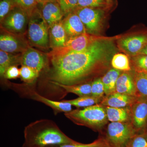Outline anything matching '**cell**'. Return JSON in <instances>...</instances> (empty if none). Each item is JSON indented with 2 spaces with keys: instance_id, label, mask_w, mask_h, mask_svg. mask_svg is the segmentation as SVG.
I'll list each match as a JSON object with an SVG mask.
<instances>
[{
  "instance_id": "cell-1",
  "label": "cell",
  "mask_w": 147,
  "mask_h": 147,
  "mask_svg": "<svg viewBox=\"0 0 147 147\" xmlns=\"http://www.w3.org/2000/svg\"><path fill=\"white\" fill-rule=\"evenodd\" d=\"M116 38L97 40L83 51L50 58L52 83L84 84L105 71L115 54L113 40Z\"/></svg>"
},
{
  "instance_id": "cell-2",
  "label": "cell",
  "mask_w": 147,
  "mask_h": 147,
  "mask_svg": "<svg viewBox=\"0 0 147 147\" xmlns=\"http://www.w3.org/2000/svg\"><path fill=\"white\" fill-rule=\"evenodd\" d=\"M24 147H50L76 143L53 121L43 119L33 122L24 130Z\"/></svg>"
},
{
  "instance_id": "cell-3",
  "label": "cell",
  "mask_w": 147,
  "mask_h": 147,
  "mask_svg": "<svg viewBox=\"0 0 147 147\" xmlns=\"http://www.w3.org/2000/svg\"><path fill=\"white\" fill-rule=\"evenodd\" d=\"M64 115L76 125L87 127L94 131L101 130L108 121L105 106L100 104L72 110Z\"/></svg>"
},
{
  "instance_id": "cell-4",
  "label": "cell",
  "mask_w": 147,
  "mask_h": 147,
  "mask_svg": "<svg viewBox=\"0 0 147 147\" xmlns=\"http://www.w3.org/2000/svg\"><path fill=\"white\" fill-rule=\"evenodd\" d=\"M49 28L40 13L36 11L30 17L27 34L32 45L42 49L50 47Z\"/></svg>"
},
{
  "instance_id": "cell-5",
  "label": "cell",
  "mask_w": 147,
  "mask_h": 147,
  "mask_svg": "<svg viewBox=\"0 0 147 147\" xmlns=\"http://www.w3.org/2000/svg\"><path fill=\"white\" fill-rule=\"evenodd\" d=\"M112 38L99 36L85 33L78 36L67 38L63 47L52 50L47 54V56L50 58L80 52L86 49L97 40L110 39Z\"/></svg>"
},
{
  "instance_id": "cell-6",
  "label": "cell",
  "mask_w": 147,
  "mask_h": 147,
  "mask_svg": "<svg viewBox=\"0 0 147 147\" xmlns=\"http://www.w3.org/2000/svg\"><path fill=\"white\" fill-rule=\"evenodd\" d=\"M137 132L131 123L111 122L105 138L110 147H126Z\"/></svg>"
},
{
  "instance_id": "cell-7",
  "label": "cell",
  "mask_w": 147,
  "mask_h": 147,
  "mask_svg": "<svg viewBox=\"0 0 147 147\" xmlns=\"http://www.w3.org/2000/svg\"><path fill=\"white\" fill-rule=\"evenodd\" d=\"M29 19L26 11L16 6L1 21V27L13 34L24 35L28 28Z\"/></svg>"
},
{
  "instance_id": "cell-8",
  "label": "cell",
  "mask_w": 147,
  "mask_h": 147,
  "mask_svg": "<svg viewBox=\"0 0 147 147\" xmlns=\"http://www.w3.org/2000/svg\"><path fill=\"white\" fill-rule=\"evenodd\" d=\"M78 14L88 33L97 35L102 28L104 12L101 9L82 7L74 11Z\"/></svg>"
},
{
  "instance_id": "cell-9",
  "label": "cell",
  "mask_w": 147,
  "mask_h": 147,
  "mask_svg": "<svg viewBox=\"0 0 147 147\" xmlns=\"http://www.w3.org/2000/svg\"><path fill=\"white\" fill-rule=\"evenodd\" d=\"M117 47L125 54L133 57L147 46V32L127 36H121L117 40Z\"/></svg>"
},
{
  "instance_id": "cell-10",
  "label": "cell",
  "mask_w": 147,
  "mask_h": 147,
  "mask_svg": "<svg viewBox=\"0 0 147 147\" xmlns=\"http://www.w3.org/2000/svg\"><path fill=\"white\" fill-rule=\"evenodd\" d=\"M1 29L0 35L1 50L13 54H20L30 47L29 42L24 35L15 34Z\"/></svg>"
},
{
  "instance_id": "cell-11",
  "label": "cell",
  "mask_w": 147,
  "mask_h": 147,
  "mask_svg": "<svg viewBox=\"0 0 147 147\" xmlns=\"http://www.w3.org/2000/svg\"><path fill=\"white\" fill-rule=\"evenodd\" d=\"M130 122L137 134L144 133L147 129V99L138 98L130 107Z\"/></svg>"
},
{
  "instance_id": "cell-12",
  "label": "cell",
  "mask_w": 147,
  "mask_h": 147,
  "mask_svg": "<svg viewBox=\"0 0 147 147\" xmlns=\"http://www.w3.org/2000/svg\"><path fill=\"white\" fill-rule=\"evenodd\" d=\"M46 61V55L30 46L21 56V65L28 67L39 74L45 67Z\"/></svg>"
},
{
  "instance_id": "cell-13",
  "label": "cell",
  "mask_w": 147,
  "mask_h": 147,
  "mask_svg": "<svg viewBox=\"0 0 147 147\" xmlns=\"http://www.w3.org/2000/svg\"><path fill=\"white\" fill-rule=\"evenodd\" d=\"M62 22L68 38L87 32L81 19L74 11L67 14L62 20Z\"/></svg>"
},
{
  "instance_id": "cell-14",
  "label": "cell",
  "mask_w": 147,
  "mask_h": 147,
  "mask_svg": "<svg viewBox=\"0 0 147 147\" xmlns=\"http://www.w3.org/2000/svg\"><path fill=\"white\" fill-rule=\"evenodd\" d=\"M137 98L127 95L114 92L106 95L102 98L100 105L113 108L130 107L137 100Z\"/></svg>"
},
{
  "instance_id": "cell-15",
  "label": "cell",
  "mask_w": 147,
  "mask_h": 147,
  "mask_svg": "<svg viewBox=\"0 0 147 147\" xmlns=\"http://www.w3.org/2000/svg\"><path fill=\"white\" fill-rule=\"evenodd\" d=\"M41 14L49 28L62 21L65 15L57 1L51 2L43 5Z\"/></svg>"
},
{
  "instance_id": "cell-16",
  "label": "cell",
  "mask_w": 147,
  "mask_h": 147,
  "mask_svg": "<svg viewBox=\"0 0 147 147\" xmlns=\"http://www.w3.org/2000/svg\"><path fill=\"white\" fill-rule=\"evenodd\" d=\"M50 47L52 50L63 47L67 38L64 28L62 20L56 23L49 28Z\"/></svg>"
},
{
  "instance_id": "cell-17",
  "label": "cell",
  "mask_w": 147,
  "mask_h": 147,
  "mask_svg": "<svg viewBox=\"0 0 147 147\" xmlns=\"http://www.w3.org/2000/svg\"><path fill=\"white\" fill-rule=\"evenodd\" d=\"M116 92L136 97L133 76L128 71L122 73L119 76L116 83Z\"/></svg>"
},
{
  "instance_id": "cell-18",
  "label": "cell",
  "mask_w": 147,
  "mask_h": 147,
  "mask_svg": "<svg viewBox=\"0 0 147 147\" xmlns=\"http://www.w3.org/2000/svg\"><path fill=\"white\" fill-rule=\"evenodd\" d=\"M32 98L49 106L53 109L55 114L61 113H64L65 114L72 110L71 104L64 100L58 101L50 100L36 92L32 95Z\"/></svg>"
},
{
  "instance_id": "cell-19",
  "label": "cell",
  "mask_w": 147,
  "mask_h": 147,
  "mask_svg": "<svg viewBox=\"0 0 147 147\" xmlns=\"http://www.w3.org/2000/svg\"><path fill=\"white\" fill-rule=\"evenodd\" d=\"M108 121L111 122H127L131 119L130 107L113 108L105 106Z\"/></svg>"
},
{
  "instance_id": "cell-20",
  "label": "cell",
  "mask_w": 147,
  "mask_h": 147,
  "mask_svg": "<svg viewBox=\"0 0 147 147\" xmlns=\"http://www.w3.org/2000/svg\"><path fill=\"white\" fill-rule=\"evenodd\" d=\"M22 53L13 54L0 50V75L4 77L7 69L12 65L21 64Z\"/></svg>"
},
{
  "instance_id": "cell-21",
  "label": "cell",
  "mask_w": 147,
  "mask_h": 147,
  "mask_svg": "<svg viewBox=\"0 0 147 147\" xmlns=\"http://www.w3.org/2000/svg\"><path fill=\"white\" fill-rule=\"evenodd\" d=\"M121 73L120 70L114 68L111 69L101 77L106 95L115 92L116 83Z\"/></svg>"
},
{
  "instance_id": "cell-22",
  "label": "cell",
  "mask_w": 147,
  "mask_h": 147,
  "mask_svg": "<svg viewBox=\"0 0 147 147\" xmlns=\"http://www.w3.org/2000/svg\"><path fill=\"white\" fill-rule=\"evenodd\" d=\"M55 85L60 87L67 93H71L80 96H91L92 82L74 85H65L56 82H52Z\"/></svg>"
},
{
  "instance_id": "cell-23",
  "label": "cell",
  "mask_w": 147,
  "mask_h": 147,
  "mask_svg": "<svg viewBox=\"0 0 147 147\" xmlns=\"http://www.w3.org/2000/svg\"><path fill=\"white\" fill-rule=\"evenodd\" d=\"M133 79L136 97L147 99V74L135 72Z\"/></svg>"
},
{
  "instance_id": "cell-24",
  "label": "cell",
  "mask_w": 147,
  "mask_h": 147,
  "mask_svg": "<svg viewBox=\"0 0 147 147\" xmlns=\"http://www.w3.org/2000/svg\"><path fill=\"white\" fill-rule=\"evenodd\" d=\"M111 64L113 68L120 71H129L131 70L129 59L125 54H115L111 60Z\"/></svg>"
},
{
  "instance_id": "cell-25",
  "label": "cell",
  "mask_w": 147,
  "mask_h": 147,
  "mask_svg": "<svg viewBox=\"0 0 147 147\" xmlns=\"http://www.w3.org/2000/svg\"><path fill=\"white\" fill-rule=\"evenodd\" d=\"M102 98H98L92 96H80L72 100H64V101L70 103L72 106H75L76 108H85L92 105L100 104Z\"/></svg>"
},
{
  "instance_id": "cell-26",
  "label": "cell",
  "mask_w": 147,
  "mask_h": 147,
  "mask_svg": "<svg viewBox=\"0 0 147 147\" xmlns=\"http://www.w3.org/2000/svg\"><path fill=\"white\" fill-rule=\"evenodd\" d=\"M130 61L135 72L147 74V55H139L131 57Z\"/></svg>"
},
{
  "instance_id": "cell-27",
  "label": "cell",
  "mask_w": 147,
  "mask_h": 147,
  "mask_svg": "<svg viewBox=\"0 0 147 147\" xmlns=\"http://www.w3.org/2000/svg\"><path fill=\"white\" fill-rule=\"evenodd\" d=\"M50 147H110L105 138L101 137L94 142L88 144H82L76 142L72 144H65Z\"/></svg>"
},
{
  "instance_id": "cell-28",
  "label": "cell",
  "mask_w": 147,
  "mask_h": 147,
  "mask_svg": "<svg viewBox=\"0 0 147 147\" xmlns=\"http://www.w3.org/2000/svg\"><path fill=\"white\" fill-rule=\"evenodd\" d=\"M16 6L27 12L29 17L36 11L37 3L35 0H13Z\"/></svg>"
},
{
  "instance_id": "cell-29",
  "label": "cell",
  "mask_w": 147,
  "mask_h": 147,
  "mask_svg": "<svg viewBox=\"0 0 147 147\" xmlns=\"http://www.w3.org/2000/svg\"><path fill=\"white\" fill-rule=\"evenodd\" d=\"M39 73L26 66L22 65L20 69V76L24 82L28 84L34 82L38 77Z\"/></svg>"
},
{
  "instance_id": "cell-30",
  "label": "cell",
  "mask_w": 147,
  "mask_h": 147,
  "mask_svg": "<svg viewBox=\"0 0 147 147\" xmlns=\"http://www.w3.org/2000/svg\"><path fill=\"white\" fill-rule=\"evenodd\" d=\"M108 4L106 0H79L77 8L90 7V8H103Z\"/></svg>"
},
{
  "instance_id": "cell-31",
  "label": "cell",
  "mask_w": 147,
  "mask_h": 147,
  "mask_svg": "<svg viewBox=\"0 0 147 147\" xmlns=\"http://www.w3.org/2000/svg\"><path fill=\"white\" fill-rule=\"evenodd\" d=\"M79 0H57L65 15L73 12L78 6Z\"/></svg>"
},
{
  "instance_id": "cell-32",
  "label": "cell",
  "mask_w": 147,
  "mask_h": 147,
  "mask_svg": "<svg viewBox=\"0 0 147 147\" xmlns=\"http://www.w3.org/2000/svg\"><path fill=\"white\" fill-rule=\"evenodd\" d=\"M105 94L104 86L99 78L94 80L92 82L91 96L98 98H102L104 97Z\"/></svg>"
},
{
  "instance_id": "cell-33",
  "label": "cell",
  "mask_w": 147,
  "mask_h": 147,
  "mask_svg": "<svg viewBox=\"0 0 147 147\" xmlns=\"http://www.w3.org/2000/svg\"><path fill=\"white\" fill-rule=\"evenodd\" d=\"M126 147H147V131L135 134Z\"/></svg>"
},
{
  "instance_id": "cell-34",
  "label": "cell",
  "mask_w": 147,
  "mask_h": 147,
  "mask_svg": "<svg viewBox=\"0 0 147 147\" xmlns=\"http://www.w3.org/2000/svg\"><path fill=\"white\" fill-rule=\"evenodd\" d=\"M16 6L13 0H1L0 2L1 22Z\"/></svg>"
},
{
  "instance_id": "cell-35",
  "label": "cell",
  "mask_w": 147,
  "mask_h": 147,
  "mask_svg": "<svg viewBox=\"0 0 147 147\" xmlns=\"http://www.w3.org/2000/svg\"><path fill=\"white\" fill-rule=\"evenodd\" d=\"M20 76V69L17 65L9 67L6 71L4 77L7 79H16Z\"/></svg>"
},
{
  "instance_id": "cell-36",
  "label": "cell",
  "mask_w": 147,
  "mask_h": 147,
  "mask_svg": "<svg viewBox=\"0 0 147 147\" xmlns=\"http://www.w3.org/2000/svg\"><path fill=\"white\" fill-rule=\"evenodd\" d=\"M37 3L44 5L47 3L51 2L57 1V0H35Z\"/></svg>"
},
{
  "instance_id": "cell-37",
  "label": "cell",
  "mask_w": 147,
  "mask_h": 147,
  "mask_svg": "<svg viewBox=\"0 0 147 147\" xmlns=\"http://www.w3.org/2000/svg\"><path fill=\"white\" fill-rule=\"evenodd\" d=\"M147 55V46L144 50H142L138 55Z\"/></svg>"
},
{
  "instance_id": "cell-38",
  "label": "cell",
  "mask_w": 147,
  "mask_h": 147,
  "mask_svg": "<svg viewBox=\"0 0 147 147\" xmlns=\"http://www.w3.org/2000/svg\"><path fill=\"white\" fill-rule=\"evenodd\" d=\"M106 1H107L108 4H110L111 1H112V0H106Z\"/></svg>"
},
{
  "instance_id": "cell-39",
  "label": "cell",
  "mask_w": 147,
  "mask_h": 147,
  "mask_svg": "<svg viewBox=\"0 0 147 147\" xmlns=\"http://www.w3.org/2000/svg\"><path fill=\"white\" fill-rule=\"evenodd\" d=\"M23 147V146H22V147Z\"/></svg>"
},
{
  "instance_id": "cell-40",
  "label": "cell",
  "mask_w": 147,
  "mask_h": 147,
  "mask_svg": "<svg viewBox=\"0 0 147 147\" xmlns=\"http://www.w3.org/2000/svg\"></svg>"
}]
</instances>
